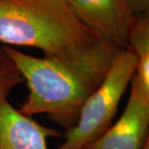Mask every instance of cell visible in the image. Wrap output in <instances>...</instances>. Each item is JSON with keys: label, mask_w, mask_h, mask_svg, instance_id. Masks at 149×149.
Masks as SVG:
<instances>
[{"label": "cell", "mask_w": 149, "mask_h": 149, "mask_svg": "<svg viewBox=\"0 0 149 149\" xmlns=\"http://www.w3.org/2000/svg\"><path fill=\"white\" fill-rule=\"evenodd\" d=\"M3 48L29 91L19 111L29 117L45 113L66 129L76 123L85 101L101 85L123 51L101 40L84 51L56 57L39 58L10 46Z\"/></svg>", "instance_id": "cell-1"}, {"label": "cell", "mask_w": 149, "mask_h": 149, "mask_svg": "<svg viewBox=\"0 0 149 149\" xmlns=\"http://www.w3.org/2000/svg\"><path fill=\"white\" fill-rule=\"evenodd\" d=\"M100 39L69 0H0V42L41 49L45 57L84 51Z\"/></svg>", "instance_id": "cell-2"}, {"label": "cell", "mask_w": 149, "mask_h": 149, "mask_svg": "<svg viewBox=\"0 0 149 149\" xmlns=\"http://www.w3.org/2000/svg\"><path fill=\"white\" fill-rule=\"evenodd\" d=\"M137 68V58L128 47L113 61L101 85L85 101L73 127L66 129L56 149H84L111 126L118 106Z\"/></svg>", "instance_id": "cell-3"}, {"label": "cell", "mask_w": 149, "mask_h": 149, "mask_svg": "<svg viewBox=\"0 0 149 149\" xmlns=\"http://www.w3.org/2000/svg\"><path fill=\"white\" fill-rule=\"evenodd\" d=\"M128 101L120 118L84 149H140L149 139V95L133 75Z\"/></svg>", "instance_id": "cell-4"}, {"label": "cell", "mask_w": 149, "mask_h": 149, "mask_svg": "<svg viewBox=\"0 0 149 149\" xmlns=\"http://www.w3.org/2000/svg\"><path fill=\"white\" fill-rule=\"evenodd\" d=\"M80 22L100 40L120 50L128 48V34L135 15L123 0H69Z\"/></svg>", "instance_id": "cell-5"}, {"label": "cell", "mask_w": 149, "mask_h": 149, "mask_svg": "<svg viewBox=\"0 0 149 149\" xmlns=\"http://www.w3.org/2000/svg\"><path fill=\"white\" fill-rule=\"evenodd\" d=\"M60 135L22 113L8 100L0 103V149H48V138Z\"/></svg>", "instance_id": "cell-6"}, {"label": "cell", "mask_w": 149, "mask_h": 149, "mask_svg": "<svg viewBox=\"0 0 149 149\" xmlns=\"http://www.w3.org/2000/svg\"><path fill=\"white\" fill-rule=\"evenodd\" d=\"M128 47L137 58L135 78L149 95V13L135 15L128 34Z\"/></svg>", "instance_id": "cell-7"}, {"label": "cell", "mask_w": 149, "mask_h": 149, "mask_svg": "<svg viewBox=\"0 0 149 149\" xmlns=\"http://www.w3.org/2000/svg\"><path fill=\"white\" fill-rule=\"evenodd\" d=\"M24 79L15 63L0 47V103L8 100L12 90Z\"/></svg>", "instance_id": "cell-8"}, {"label": "cell", "mask_w": 149, "mask_h": 149, "mask_svg": "<svg viewBox=\"0 0 149 149\" xmlns=\"http://www.w3.org/2000/svg\"><path fill=\"white\" fill-rule=\"evenodd\" d=\"M133 15L149 13V0H123Z\"/></svg>", "instance_id": "cell-9"}, {"label": "cell", "mask_w": 149, "mask_h": 149, "mask_svg": "<svg viewBox=\"0 0 149 149\" xmlns=\"http://www.w3.org/2000/svg\"><path fill=\"white\" fill-rule=\"evenodd\" d=\"M140 149H149V139L146 141V143L143 144V146Z\"/></svg>", "instance_id": "cell-10"}]
</instances>
